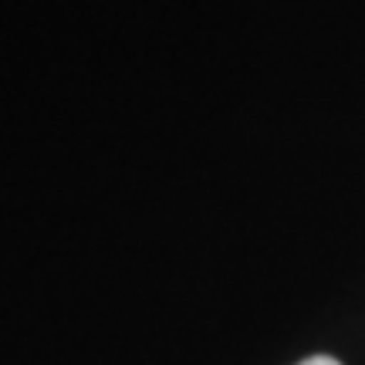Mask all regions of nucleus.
I'll return each instance as SVG.
<instances>
[{
    "label": "nucleus",
    "instance_id": "1",
    "mask_svg": "<svg viewBox=\"0 0 365 365\" xmlns=\"http://www.w3.org/2000/svg\"><path fill=\"white\" fill-rule=\"evenodd\" d=\"M298 365H341L339 359H331V355H312V359H304Z\"/></svg>",
    "mask_w": 365,
    "mask_h": 365
}]
</instances>
